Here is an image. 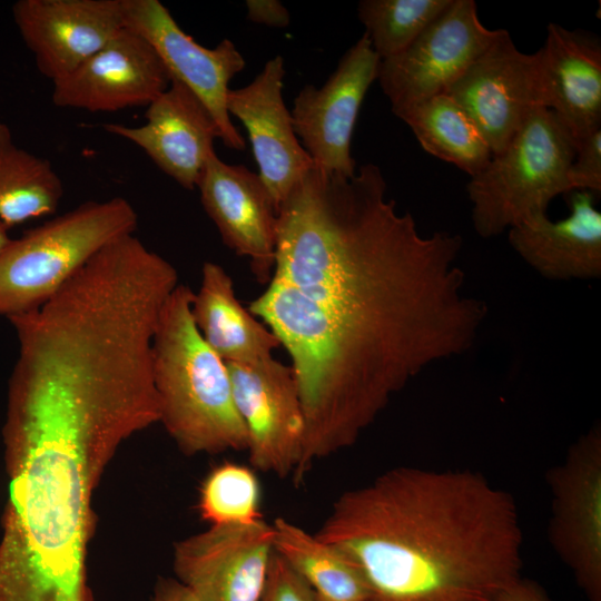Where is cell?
<instances>
[{
  "mask_svg": "<svg viewBox=\"0 0 601 601\" xmlns=\"http://www.w3.org/2000/svg\"><path fill=\"white\" fill-rule=\"evenodd\" d=\"M247 18L259 24L283 28L289 24L288 10L277 0H247Z\"/></svg>",
  "mask_w": 601,
  "mask_h": 601,
  "instance_id": "cell-28",
  "label": "cell"
},
{
  "mask_svg": "<svg viewBox=\"0 0 601 601\" xmlns=\"http://www.w3.org/2000/svg\"><path fill=\"white\" fill-rule=\"evenodd\" d=\"M386 188L375 164L307 171L278 208L273 275L248 307L290 357L299 479L352 446L423 368L467 351L489 312L463 290L462 237L422 235Z\"/></svg>",
  "mask_w": 601,
  "mask_h": 601,
  "instance_id": "cell-1",
  "label": "cell"
},
{
  "mask_svg": "<svg viewBox=\"0 0 601 601\" xmlns=\"http://www.w3.org/2000/svg\"><path fill=\"white\" fill-rule=\"evenodd\" d=\"M194 292L178 284L166 299L151 343V370L161 423L185 455L246 451L226 363L198 331Z\"/></svg>",
  "mask_w": 601,
  "mask_h": 601,
  "instance_id": "cell-3",
  "label": "cell"
},
{
  "mask_svg": "<svg viewBox=\"0 0 601 601\" xmlns=\"http://www.w3.org/2000/svg\"><path fill=\"white\" fill-rule=\"evenodd\" d=\"M260 486L254 471L226 462L214 467L199 487L197 510L209 525L247 524L263 519Z\"/></svg>",
  "mask_w": 601,
  "mask_h": 601,
  "instance_id": "cell-25",
  "label": "cell"
},
{
  "mask_svg": "<svg viewBox=\"0 0 601 601\" xmlns=\"http://www.w3.org/2000/svg\"><path fill=\"white\" fill-rule=\"evenodd\" d=\"M11 238L8 234V228L0 221V253L10 243Z\"/></svg>",
  "mask_w": 601,
  "mask_h": 601,
  "instance_id": "cell-31",
  "label": "cell"
},
{
  "mask_svg": "<svg viewBox=\"0 0 601 601\" xmlns=\"http://www.w3.org/2000/svg\"><path fill=\"white\" fill-rule=\"evenodd\" d=\"M445 93L466 111L496 155L532 110L544 107L536 52L520 51L505 30Z\"/></svg>",
  "mask_w": 601,
  "mask_h": 601,
  "instance_id": "cell-12",
  "label": "cell"
},
{
  "mask_svg": "<svg viewBox=\"0 0 601 601\" xmlns=\"http://www.w3.org/2000/svg\"><path fill=\"white\" fill-rule=\"evenodd\" d=\"M12 17L37 69L51 81L71 72L125 27L121 0H19Z\"/></svg>",
  "mask_w": 601,
  "mask_h": 601,
  "instance_id": "cell-14",
  "label": "cell"
},
{
  "mask_svg": "<svg viewBox=\"0 0 601 601\" xmlns=\"http://www.w3.org/2000/svg\"><path fill=\"white\" fill-rule=\"evenodd\" d=\"M226 366L250 465L283 479L293 475L303 453L305 421L292 367L273 356Z\"/></svg>",
  "mask_w": 601,
  "mask_h": 601,
  "instance_id": "cell-8",
  "label": "cell"
},
{
  "mask_svg": "<svg viewBox=\"0 0 601 601\" xmlns=\"http://www.w3.org/2000/svg\"><path fill=\"white\" fill-rule=\"evenodd\" d=\"M452 0H362L358 18L381 60L404 51Z\"/></svg>",
  "mask_w": 601,
  "mask_h": 601,
  "instance_id": "cell-24",
  "label": "cell"
},
{
  "mask_svg": "<svg viewBox=\"0 0 601 601\" xmlns=\"http://www.w3.org/2000/svg\"><path fill=\"white\" fill-rule=\"evenodd\" d=\"M543 106L575 146L601 128V46L592 35L551 22L538 51Z\"/></svg>",
  "mask_w": 601,
  "mask_h": 601,
  "instance_id": "cell-18",
  "label": "cell"
},
{
  "mask_svg": "<svg viewBox=\"0 0 601 601\" xmlns=\"http://www.w3.org/2000/svg\"><path fill=\"white\" fill-rule=\"evenodd\" d=\"M170 82L152 46L124 27L76 69L53 80L51 99L60 108L114 112L147 107Z\"/></svg>",
  "mask_w": 601,
  "mask_h": 601,
  "instance_id": "cell-13",
  "label": "cell"
},
{
  "mask_svg": "<svg viewBox=\"0 0 601 601\" xmlns=\"http://www.w3.org/2000/svg\"><path fill=\"white\" fill-rule=\"evenodd\" d=\"M495 601H551V599L538 582L521 577Z\"/></svg>",
  "mask_w": 601,
  "mask_h": 601,
  "instance_id": "cell-29",
  "label": "cell"
},
{
  "mask_svg": "<svg viewBox=\"0 0 601 601\" xmlns=\"http://www.w3.org/2000/svg\"><path fill=\"white\" fill-rule=\"evenodd\" d=\"M509 243L534 270L553 280L595 279L601 276V213L593 193L577 190L571 214L553 221L546 214L509 230Z\"/></svg>",
  "mask_w": 601,
  "mask_h": 601,
  "instance_id": "cell-19",
  "label": "cell"
},
{
  "mask_svg": "<svg viewBox=\"0 0 601 601\" xmlns=\"http://www.w3.org/2000/svg\"><path fill=\"white\" fill-rule=\"evenodd\" d=\"M201 205L224 244L249 259L259 284H268L276 257L277 208L260 176L214 152L197 184Z\"/></svg>",
  "mask_w": 601,
  "mask_h": 601,
  "instance_id": "cell-15",
  "label": "cell"
},
{
  "mask_svg": "<svg viewBox=\"0 0 601 601\" xmlns=\"http://www.w3.org/2000/svg\"><path fill=\"white\" fill-rule=\"evenodd\" d=\"M150 601H200L198 597L176 578H158Z\"/></svg>",
  "mask_w": 601,
  "mask_h": 601,
  "instance_id": "cell-30",
  "label": "cell"
},
{
  "mask_svg": "<svg viewBox=\"0 0 601 601\" xmlns=\"http://www.w3.org/2000/svg\"><path fill=\"white\" fill-rule=\"evenodd\" d=\"M125 27L155 49L170 80L186 86L214 118L227 148L245 149V140L226 108L230 79L245 67L236 46L224 39L208 49L188 36L158 0H121Z\"/></svg>",
  "mask_w": 601,
  "mask_h": 601,
  "instance_id": "cell-10",
  "label": "cell"
},
{
  "mask_svg": "<svg viewBox=\"0 0 601 601\" xmlns=\"http://www.w3.org/2000/svg\"><path fill=\"white\" fill-rule=\"evenodd\" d=\"M258 601H319L308 583L276 552Z\"/></svg>",
  "mask_w": 601,
  "mask_h": 601,
  "instance_id": "cell-26",
  "label": "cell"
},
{
  "mask_svg": "<svg viewBox=\"0 0 601 601\" xmlns=\"http://www.w3.org/2000/svg\"><path fill=\"white\" fill-rule=\"evenodd\" d=\"M63 195L51 162L16 145L0 121V221L9 229L53 214Z\"/></svg>",
  "mask_w": 601,
  "mask_h": 601,
  "instance_id": "cell-23",
  "label": "cell"
},
{
  "mask_svg": "<svg viewBox=\"0 0 601 601\" xmlns=\"http://www.w3.org/2000/svg\"><path fill=\"white\" fill-rule=\"evenodd\" d=\"M568 181L572 191H601V128L577 144Z\"/></svg>",
  "mask_w": 601,
  "mask_h": 601,
  "instance_id": "cell-27",
  "label": "cell"
},
{
  "mask_svg": "<svg viewBox=\"0 0 601 601\" xmlns=\"http://www.w3.org/2000/svg\"><path fill=\"white\" fill-rule=\"evenodd\" d=\"M284 59H269L247 86L229 89L228 114L246 127L259 176L277 208L309 171L313 161L295 134L290 111L283 99Z\"/></svg>",
  "mask_w": 601,
  "mask_h": 601,
  "instance_id": "cell-16",
  "label": "cell"
},
{
  "mask_svg": "<svg viewBox=\"0 0 601 601\" xmlns=\"http://www.w3.org/2000/svg\"><path fill=\"white\" fill-rule=\"evenodd\" d=\"M138 215L124 197L89 200L10 240L0 253V316L33 311L98 252L134 234Z\"/></svg>",
  "mask_w": 601,
  "mask_h": 601,
  "instance_id": "cell-4",
  "label": "cell"
},
{
  "mask_svg": "<svg viewBox=\"0 0 601 601\" xmlns=\"http://www.w3.org/2000/svg\"><path fill=\"white\" fill-rule=\"evenodd\" d=\"M275 552L273 525H209L175 542L176 579L200 601H258Z\"/></svg>",
  "mask_w": 601,
  "mask_h": 601,
  "instance_id": "cell-11",
  "label": "cell"
},
{
  "mask_svg": "<svg viewBox=\"0 0 601 601\" xmlns=\"http://www.w3.org/2000/svg\"><path fill=\"white\" fill-rule=\"evenodd\" d=\"M274 549L313 589L319 601H372L359 566L341 549L277 518Z\"/></svg>",
  "mask_w": 601,
  "mask_h": 601,
  "instance_id": "cell-21",
  "label": "cell"
},
{
  "mask_svg": "<svg viewBox=\"0 0 601 601\" xmlns=\"http://www.w3.org/2000/svg\"><path fill=\"white\" fill-rule=\"evenodd\" d=\"M146 124H106L104 129L139 148L181 187L193 190L219 138L217 125L201 101L183 83L169 87L147 106Z\"/></svg>",
  "mask_w": 601,
  "mask_h": 601,
  "instance_id": "cell-17",
  "label": "cell"
},
{
  "mask_svg": "<svg viewBox=\"0 0 601 601\" xmlns=\"http://www.w3.org/2000/svg\"><path fill=\"white\" fill-rule=\"evenodd\" d=\"M413 131L430 155L473 177L493 156L483 135L466 111L447 93H441L393 112Z\"/></svg>",
  "mask_w": 601,
  "mask_h": 601,
  "instance_id": "cell-22",
  "label": "cell"
},
{
  "mask_svg": "<svg viewBox=\"0 0 601 601\" xmlns=\"http://www.w3.org/2000/svg\"><path fill=\"white\" fill-rule=\"evenodd\" d=\"M380 62L364 33L322 87L306 85L294 99L293 127L315 169L345 177L355 175L351 140L361 105L377 79Z\"/></svg>",
  "mask_w": 601,
  "mask_h": 601,
  "instance_id": "cell-9",
  "label": "cell"
},
{
  "mask_svg": "<svg viewBox=\"0 0 601 601\" xmlns=\"http://www.w3.org/2000/svg\"><path fill=\"white\" fill-rule=\"evenodd\" d=\"M575 142L548 108L532 110L506 147L493 155L466 186L472 223L491 238L546 214L559 195L572 191L568 170Z\"/></svg>",
  "mask_w": 601,
  "mask_h": 601,
  "instance_id": "cell-5",
  "label": "cell"
},
{
  "mask_svg": "<svg viewBox=\"0 0 601 601\" xmlns=\"http://www.w3.org/2000/svg\"><path fill=\"white\" fill-rule=\"evenodd\" d=\"M191 313L207 345L226 363H254L280 346L276 335L237 299L230 275L206 262Z\"/></svg>",
  "mask_w": 601,
  "mask_h": 601,
  "instance_id": "cell-20",
  "label": "cell"
},
{
  "mask_svg": "<svg viewBox=\"0 0 601 601\" xmlns=\"http://www.w3.org/2000/svg\"><path fill=\"white\" fill-rule=\"evenodd\" d=\"M504 31L481 22L474 0H452L404 51L381 60L377 80L392 112L445 93Z\"/></svg>",
  "mask_w": 601,
  "mask_h": 601,
  "instance_id": "cell-7",
  "label": "cell"
},
{
  "mask_svg": "<svg viewBox=\"0 0 601 601\" xmlns=\"http://www.w3.org/2000/svg\"><path fill=\"white\" fill-rule=\"evenodd\" d=\"M315 534L359 566L372 601H495L522 577L516 503L469 470H387L342 493Z\"/></svg>",
  "mask_w": 601,
  "mask_h": 601,
  "instance_id": "cell-2",
  "label": "cell"
},
{
  "mask_svg": "<svg viewBox=\"0 0 601 601\" xmlns=\"http://www.w3.org/2000/svg\"><path fill=\"white\" fill-rule=\"evenodd\" d=\"M550 544L589 601H601V425L573 442L546 473Z\"/></svg>",
  "mask_w": 601,
  "mask_h": 601,
  "instance_id": "cell-6",
  "label": "cell"
}]
</instances>
